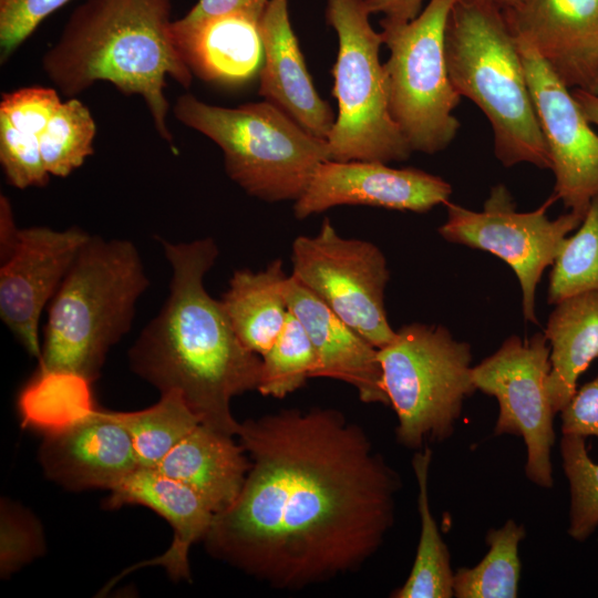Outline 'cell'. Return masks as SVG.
I'll return each instance as SVG.
<instances>
[{
	"mask_svg": "<svg viewBox=\"0 0 598 598\" xmlns=\"http://www.w3.org/2000/svg\"><path fill=\"white\" fill-rule=\"evenodd\" d=\"M513 33L529 43L568 89L598 86V0H520L504 10Z\"/></svg>",
	"mask_w": 598,
	"mask_h": 598,
	"instance_id": "2e32d148",
	"label": "cell"
},
{
	"mask_svg": "<svg viewBox=\"0 0 598 598\" xmlns=\"http://www.w3.org/2000/svg\"><path fill=\"white\" fill-rule=\"evenodd\" d=\"M445 56L456 92L487 117L494 153L506 167L551 168L517 39L492 0H456L445 30Z\"/></svg>",
	"mask_w": 598,
	"mask_h": 598,
	"instance_id": "5b68a950",
	"label": "cell"
},
{
	"mask_svg": "<svg viewBox=\"0 0 598 598\" xmlns=\"http://www.w3.org/2000/svg\"><path fill=\"white\" fill-rule=\"evenodd\" d=\"M544 333L550 347L546 391L557 414L576 392L579 377L598 358V291L557 302Z\"/></svg>",
	"mask_w": 598,
	"mask_h": 598,
	"instance_id": "603a6c76",
	"label": "cell"
},
{
	"mask_svg": "<svg viewBox=\"0 0 598 598\" xmlns=\"http://www.w3.org/2000/svg\"><path fill=\"white\" fill-rule=\"evenodd\" d=\"M525 537V526L514 519L489 529L485 536L489 548L483 559L474 567H461L454 573V597H517L522 569L518 547Z\"/></svg>",
	"mask_w": 598,
	"mask_h": 598,
	"instance_id": "4316f807",
	"label": "cell"
},
{
	"mask_svg": "<svg viewBox=\"0 0 598 598\" xmlns=\"http://www.w3.org/2000/svg\"><path fill=\"white\" fill-rule=\"evenodd\" d=\"M90 236L80 227L20 228L13 250L1 261L0 318L37 360L41 313Z\"/></svg>",
	"mask_w": 598,
	"mask_h": 598,
	"instance_id": "5bb4252c",
	"label": "cell"
},
{
	"mask_svg": "<svg viewBox=\"0 0 598 598\" xmlns=\"http://www.w3.org/2000/svg\"><path fill=\"white\" fill-rule=\"evenodd\" d=\"M456 0H429L410 21L383 18V64L389 111L412 152L435 154L446 148L460 128L453 115L461 101L446 64L445 30Z\"/></svg>",
	"mask_w": 598,
	"mask_h": 598,
	"instance_id": "9c48e42d",
	"label": "cell"
},
{
	"mask_svg": "<svg viewBox=\"0 0 598 598\" xmlns=\"http://www.w3.org/2000/svg\"><path fill=\"white\" fill-rule=\"evenodd\" d=\"M39 461L49 480L72 491H111L138 467L127 431L110 411L97 409L65 430L45 434Z\"/></svg>",
	"mask_w": 598,
	"mask_h": 598,
	"instance_id": "e0dca14e",
	"label": "cell"
},
{
	"mask_svg": "<svg viewBox=\"0 0 598 598\" xmlns=\"http://www.w3.org/2000/svg\"><path fill=\"white\" fill-rule=\"evenodd\" d=\"M172 7L173 0H84L42 56L47 78L68 97L100 81L140 95L156 132L174 148L166 79L188 87L193 73L173 41Z\"/></svg>",
	"mask_w": 598,
	"mask_h": 598,
	"instance_id": "3957f363",
	"label": "cell"
},
{
	"mask_svg": "<svg viewBox=\"0 0 598 598\" xmlns=\"http://www.w3.org/2000/svg\"><path fill=\"white\" fill-rule=\"evenodd\" d=\"M249 466L248 455L231 435L198 423L155 470L193 488L217 514L234 503Z\"/></svg>",
	"mask_w": 598,
	"mask_h": 598,
	"instance_id": "7402d4cb",
	"label": "cell"
},
{
	"mask_svg": "<svg viewBox=\"0 0 598 598\" xmlns=\"http://www.w3.org/2000/svg\"><path fill=\"white\" fill-rule=\"evenodd\" d=\"M553 200L551 196L533 212H517L511 192L497 184L482 210L447 203V218L437 229L450 243L485 250L504 260L518 279L523 316L534 323L537 285L545 269L554 264L565 238L584 218L568 212L550 219L546 209Z\"/></svg>",
	"mask_w": 598,
	"mask_h": 598,
	"instance_id": "8fae6325",
	"label": "cell"
},
{
	"mask_svg": "<svg viewBox=\"0 0 598 598\" xmlns=\"http://www.w3.org/2000/svg\"><path fill=\"white\" fill-rule=\"evenodd\" d=\"M95 121L76 97L62 102L39 135L44 166L51 176L66 177L94 153Z\"/></svg>",
	"mask_w": 598,
	"mask_h": 598,
	"instance_id": "f1b7e54d",
	"label": "cell"
},
{
	"mask_svg": "<svg viewBox=\"0 0 598 598\" xmlns=\"http://www.w3.org/2000/svg\"><path fill=\"white\" fill-rule=\"evenodd\" d=\"M452 186L440 176L417 168H393L382 162L327 161L316 171L295 202L297 219L339 205H368L424 213L447 204Z\"/></svg>",
	"mask_w": 598,
	"mask_h": 598,
	"instance_id": "9a60e30c",
	"label": "cell"
},
{
	"mask_svg": "<svg viewBox=\"0 0 598 598\" xmlns=\"http://www.w3.org/2000/svg\"><path fill=\"white\" fill-rule=\"evenodd\" d=\"M289 311L301 322L316 353L312 378L352 385L361 401L390 405L379 350L291 275L285 285Z\"/></svg>",
	"mask_w": 598,
	"mask_h": 598,
	"instance_id": "ac0fdd59",
	"label": "cell"
},
{
	"mask_svg": "<svg viewBox=\"0 0 598 598\" xmlns=\"http://www.w3.org/2000/svg\"><path fill=\"white\" fill-rule=\"evenodd\" d=\"M250 466L215 514L206 550L271 587L298 590L359 569L394 523L399 474L364 430L333 409L248 419Z\"/></svg>",
	"mask_w": 598,
	"mask_h": 598,
	"instance_id": "6da1fadb",
	"label": "cell"
},
{
	"mask_svg": "<svg viewBox=\"0 0 598 598\" xmlns=\"http://www.w3.org/2000/svg\"><path fill=\"white\" fill-rule=\"evenodd\" d=\"M0 163L7 182L19 189L43 187L50 181L39 136L18 130L0 116Z\"/></svg>",
	"mask_w": 598,
	"mask_h": 598,
	"instance_id": "836d02e7",
	"label": "cell"
},
{
	"mask_svg": "<svg viewBox=\"0 0 598 598\" xmlns=\"http://www.w3.org/2000/svg\"><path fill=\"white\" fill-rule=\"evenodd\" d=\"M20 228L17 227L12 206L7 196H0V261L8 258L14 248Z\"/></svg>",
	"mask_w": 598,
	"mask_h": 598,
	"instance_id": "ab89813d",
	"label": "cell"
},
{
	"mask_svg": "<svg viewBox=\"0 0 598 598\" xmlns=\"http://www.w3.org/2000/svg\"><path fill=\"white\" fill-rule=\"evenodd\" d=\"M71 0H0L1 63L35 31L50 14Z\"/></svg>",
	"mask_w": 598,
	"mask_h": 598,
	"instance_id": "e575fe53",
	"label": "cell"
},
{
	"mask_svg": "<svg viewBox=\"0 0 598 598\" xmlns=\"http://www.w3.org/2000/svg\"><path fill=\"white\" fill-rule=\"evenodd\" d=\"M130 434L140 467L155 468L165 455L198 423L177 391L161 394L154 405L131 412L110 411Z\"/></svg>",
	"mask_w": 598,
	"mask_h": 598,
	"instance_id": "83f0119b",
	"label": "cell"
},
{
	"mask_svg": "<svg viewBox=\"0 0 598 598\" xmlns=\"http://www.w3.org/2000/svg\"><path fill=\"white\" fill-rule=\"evenodd\" d=\"M264 59L258 93L316 137L327 140L336 117L322 100L291 27L288 0H269L260 19Z\"/></svg>",
	"mask_w": 598,
	"mask_h": 598,
	"instance_id": "d6986e66",
	"label": "cell"
},
{
	"mask_svg": "<svg viewBox=\"0 0 598 598\" xmlns=\"http://www.w3.org/2000/svg\"><path fill=\"white\" fill-rule=\"evenodd\" d=\"M291 260V276L372 346L392 341L384 306L390 271L378 246L341 237L324 218L317 235L293 240Z\"/></svg>",
	"mask_w": 598,
	"mask_h": 598,
	"instance_id": "30bf717a",
	"label": "cell"
},
{
	"mask_svg": "<svg viewBox=\"0 0 598 598\" xmlns=\"http://www.w3.org/2000/svg\"><path fill=\"white\" fill-rule=\"evenodd\" d=\"M550 347L545 333L522 339L509 336L489 357L472 369L476 390L494 396L499 406L495 435L524 440L525 474L539 487H553L554 411L546 391Z\"/></svg>",
	"mask_w": 598,
	"mask_h": 598,
	"instance_id": "7c38bea8",
	"label": "cell"
},
{
	"mask_svg": "<svg viewBox=\"0 0 598 598\" xmlns=\"http://www.w3.org/2000/svg\"><path fill=\"white\" fill-rule=\"evenodd\" d=\"M371 14L383 13L384 18L410 21L422 10L424 0H365Z\"/></svg>",
	"mask_w": 598,
	"mask_h": 598,
	"instance_id": "f35d334b",
	"label": "cell"
},
{
	"mask_svg": "<svg viewBox=\"0 0 598 598\" xmlns=\"http://www.w3.org/2000/svg\"><path fill=\"white\" fill-rule=\"evenodd\" d=\"M269 0H198L183 17L198 20L212 16L241 12L261 19Z\"/></svg>",
	"mask_w": 598,
	"mask_h": 598,
	"instance_id": "74e56055",
	"label": "cell"
},
{
	"mask_svg": "<svg viewBox=\"0 0 598 598\" xmlns=\"http://www.w3.org/2000/svg\"><path fill=\"white\" fill-rule=\"evenodd\" d=\"M288 277L281 259L260 271L239 269L220 299L240 341L260 357L271 347L289 313L285 296Z\"/></svg>",
	"mask_w": 598,
	"mask_h": 598,
	"instance_id": "cb8c5ba5",
	"label": "cell"
},
{
	"mask_svg": "<svg viewBox=\"0 0 598 598\" xmlns=\"http://www.w3.org/2000/svg\"><path fill=\"white\" fill-rule=\"evenodd\" d=\"M90 385L73 374L35 373L19 396L22 424L44 435L72 426L96 409Z\"/></svg>",
	"mask_w": 598,
	"mask_h": 598,
	"instance_id": "484cf974",
	"label": "cell"
},
{
	"mask_svg": "<svg viewBox=\"0 0 598 598\" xmlns=\"http://www.w3.org/2000/svg\"><path fill=\"white\" fill-rule=\"evenodd\" d=\"M492 1L495 2L503 10H506L516 6L520 0H492Z\"/></svg>",
	"mask_w": 598,
	"mask_h": 598,
	"instance_id": "b9f144b4",
	"label": "cell"
},
{
	"mask_svg": "<svg viewBox=\"0 0 598 598\" xmlns=\"http://www.w3.org/2000/svg\"><path fill=\"white\" fill-rule=\"evenodd\" d=\"M595 94H598V86H597V89H596V91H595Z\"/></svg>",
	"mask_w": 598,
	"mask_h": 598,
	"instance_id": "7bdbcfd3",
	"label": "cell"
},
{
	"mask_svg": "<svg viewBox=\"0 0 598 598\" xmlns=\"http://www.w3.org/2000/svg\"><path fill=\"white\" fill-rule=\"evenodd\" d=\"M560 454L570 491L567 533L585 542L598 527V463L590 458L581 436L563 435Z\"/></svg>",
	"mask_w": 598,
	"mask_h": 598,
	"instance_id": "1f68e13d",
	"label": "cell"
},
{
	"mask_svg": "<svg viewBox=\"0 0 598 598\" xmlns=\"http://www.w3.org/2000/svg\"><path fill=\"white\" fill-rule=\"evenodd\" d=\"M432 451L425 446L414 454L412 466L419 486L417 509L421 533L415 559L405 582L391 597L394 598H451L454 573L451 556L429 503L427 481Z\"/></svg>",
	"mask_w": 598,
	"mask_h": 598,
	"instance_id": "d4e9b609",
	"label": "cell"
},
{
	"mask_svg": "<svg viewBox=\"0 0 598 598\" xmlns=\"http://www.w3.org/2000/svg\"><path fill=\"white\" fill-rule=\"evenodd\" d=\"M547 302L598 291V197L594 198L575 234L567 236L551 265Z\"/></svg>",
	"mask_w": 598,
	"mask_h": 598,
	"instance_id": "f546056e",
	"label": "cell"
},
{
	"mask_svg": "<svg viewBox=\"0 0 598 598\" xmlns=\"http://www.w3.org/2000/svg\"><path fill=\"white\" fill-rule=\"evenodd\" d=\"M123 505L148 507L173 528L168 549L137 566L159 565L173 579L190 580L188 551L194 543L204 539L215 516L206 501L189 486L157 470L138 466L110 491L105 502L107 508Z\"/></svg>",
	"mask_w": 598,
	"mask_h": 598,
	"instance_id": "44dd1931",
	"label": "cell"
},
{
	"mask_svg": "<svg viewBox=\"0 0 598 598\" xmlns=\"http://www.w3.org/2000/svg\"><path fill=\"white\" fill-rule=\"evenodd\" d=\"M365 0H327L324 17L338 35L332 94L338 115L327 138L331 161H404L411 147L389 111L383 44Z\"/></svg>",
	"mask_w": 598,
	"mask_h": 598,
	"instance_id": "ba28073f",
	"label": "cell"
},
{
	"mask_svg": "<svg viewBox=\"0 0 598 598\" xmlns=\"http://www.w3.org/2000/svg\"><path fill=\"white\" fill-rule=\"evenodd\" d=\"M148 285L131 240L90 236L50 301L35 373L95 382L111 348L131 330Z\"/></svg>",
	"mask_w": 598,
	"mask_h": 598,
	"instance_id": "277c9868",
	"label": "cell"
},
{
	"mask_svg": "<svg viewBox=\"0 0 598 598\" xmlns=\"http://www.w3.org/2000/svg\"><path fill=\"white\" fill-rule=\"evenodd\" d=\"M174 44L190 72L204 81L243 84L259 74L260 19L241 12L172 23Z\"/></svg>",
	"mask_w": 598,
	"mask_h": 598,
	"instance_id": "ffe728a7",
	"label": "cell"
},
{
	"mask_svg": "<svg viewBox=\"0 0 598 598\" xmlns=\"http://www.w3.org/2000/svg\"><path fill=\"white\" fill-rule=\"evenodd\" d=\"M159 241L172 270L169 292L128 350L130 368L161 394L179 392L203 424L234 436L231 399L258 390L261 357L244 346L221 300L205 289L219 254L215 240Z\"/></svg>",
	"mask_w": 598,
	"mask_h": 598,
	"instance_id": "7a4b0ae2",
	"label": "cell"
},
{
	"mask_svg": "<svg viewBox=\"0 0 598 598\" xmlns=\"http://www.w3.org/2000/svg\"><path fill=\"white\" fill-rule=\"evenodd\" d=\"M173 113L216 143L229 178L265 202H296L318 167L331 159L327 140L266 100L224 107L186 93L177 97Z\"/></svg>",
	"mask_w": 598,
	"mask_h": 598,
	"instance_id": "8992f818",
	"label": "cell"
},
{
	"mask_svg": "<svg viewBox=\"0 0 598 598\" xmlns=\"http://www.w3.org/2000/svg\"><path fill=\"white\" fill-rule=\"evenodd\" d=\"M45 543L40 522L23 506L7 498L0 506V575L8 578L41 556Z\"/></svg>",
	"mask_w": 598,
	"mask_h": 598,
	"instance_id": "d6a6232c",
	"label": "cell"
},
{
	"mask_svg": "<svg viewBox=\"0 0 598 598\" xmlns=\"http://www.w3.org/2000/svg\"><path fill=\"white\" fill-rule=\"evenodd\" d=\"M559 413L563 435L598 439V374L576 390Z\"/></svg>",
	"mask_w": 598,
	"mask_h": 598,
	"instance_id": "8d00e7d4",
	"label": "cell"
},
{
	"mask_svg": "<svg viewBox=\"0 0 598 598\" xmlns=\"http://www.w3.org/2000/svg\"><path fill=\"white\" fill-rule=\"evenodd\" d=\"M571 92L589 123L598 126V94L579 89Z\"/></svg>",
	"mask_w": 598,
	"mask_h": 598,
	"instance_id": "60d3db41",
	"label": "cell"
},
{
	"mask_svg": "<svg viewBox=\"0 0 598 598\" xmlns=\"http://www.w3.org/2000/svg\"><path fill=\"white\" fill-rule=\"evenodd\" d=\"M378 350L398 442L422 448L452 436L465 399L476 391L471 344L443 326L414 322Z\"/></svg>",
	"mask_w": 598,
	"mask_h": 598,
	"instance_id": "52a82bcc",
	"label": "cell"
},
{
	"mask_svg": "<svg viewBox=\"0 0 598 598\" xmlns=\"http://www.w3.org/2000/svg\"><path fill=\"white\" fill-rule=\"evenodd\" d=\"M516 37V35H515ZM528 89L548 147L554 195L581 217L598 197V134L573 92L534 48L516 37Z\"/></svg>",
	"mask_w": 598,
	"mask_h": 598,
	"instance_id": "4fadbf2b",
	"label": "cell"
},
{
	"mask_svg": "<svg viewBox=\"0 0 598 598\" xmlns=\"http://www.w3.org/2000/svg\"><path fill=\"white\" fill-rule=\"evenodd\" d=\"M316 353L301 322L289 311L285 324L271 347L261 355L258 390L277 399L300 389L312 378Z\"/></svg>",
	"mask_w": 598,
	"mask_h": 598,
	"instance_id": "4dcf8cb0",
	"label": "cell"
},
{
	"mask_svg": "<svg viewBox=\"0 0 598 598\" xmlns=\"http://www.w3.org/2000/svg\"><path fill=\"white\" fill-rule=\"evenodd\" d=\"M61 103L56 89L22 87L2 94L0 116L18 130L39 136Z\"/></svg>",
	"mask_w": 598,
	"mask_h": 598,
	"instance_id": "d590c367",
	"label": "cell"
}]
</instances>
